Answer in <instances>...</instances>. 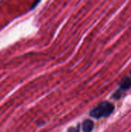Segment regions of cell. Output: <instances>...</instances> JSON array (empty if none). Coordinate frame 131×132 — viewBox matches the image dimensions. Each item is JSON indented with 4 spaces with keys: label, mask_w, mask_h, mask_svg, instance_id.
Wrapping results in <instances>:
<instances>
[{
    "label": "cell",
    "mask_w": 131,
    "mask_h": 132,
    "mask_svg": "<svg viewBox=\"0 0 131 132\" xmlns=\"http://www.w3.org/2000/svg\"><path fill=\"white\" fill-rule=\"evenodd\" d=\"M114 109L115 107L113 104L108 101H103L90 111V116L95 119L108 118L113 114Z\"/></svg>",
    "instance_id": "1"
},
{
    "label": "cell",
    "mask_w": 131,
    "mask_h": 132,
    "mask_svg": "<svg viewBox=\"0 0 131 132\" xmlns=\"http://www.w3.org/2000/svg\"><path fill=\"white\" fill-rule=\"evenodd\" d=\"M93 128H94V124L90 119L85 120L82 124V129L83 132H91L93 131Z\"/></svg>",
    "instance_id": "2"
},
{
    "label": "cell",
    "mask_w": 131,
    "mask_h": 132,
    "mask_svg": "<svg viewBox=\"0 0 131 132\" xmlns=\"http://www.w3.org/2000/svg\"><path fill=\"white\" fill-rule=\"evenodd\" d=\"M131 87V79L129 77H125L120 83V89L119 90L121 91L122 93L127 90H128L129 88H130Z\"/></svg>",
    "instance_id": "3"
},
{
    "label": "cell",
    "mask_w": 131,
    "mask_h": 132,
    "mask_svg": "<svg viewBox=\"0 0 131 132\" xmlns=\"http://www.w3.org/2000/svg\"><path fill=\"white\" fill-rule=\"evenodd\" d=\"M80 130H79V127L77 128H69L68 129V132H79Z\"/></svg>",
    "instance_id": "4"
},
{
    "label": "cell",
    "mask_w": 131,
    "mask_h": 132,
    "mask_svg": "<svg viewBox=\"0 0 131 132\" xmlns=\"http://www.w3.org/2000/svg\"></svg>",
    "instance_id": "5"
}]
</instances>
